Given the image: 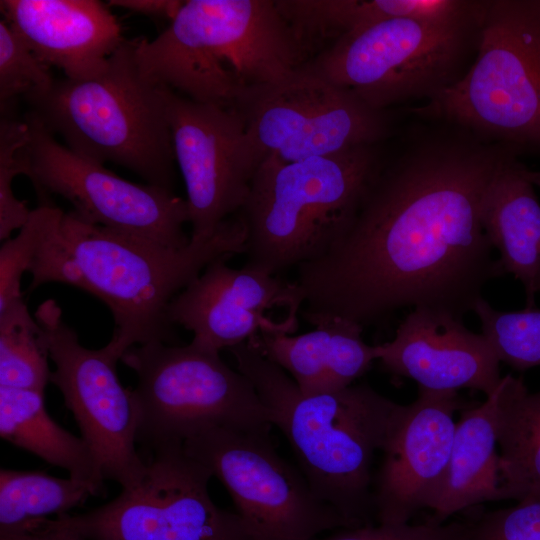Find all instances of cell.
<instances>
[{"label":"cell","instance_id":"1","mask_svg":"<svg viewBox=\"0 0 540 540\" xmlns=\"http://www.w3.org/2000/svg\"><path fill=\"white\" fill-rule=\"evenodd\" d=\"M457 135L415 144L381 164L345 231L296 267L308 323L339 317L363 328L404 307L462 319L485 285L503 275L481 209L510 147Z\"/></svg>","mask_w":540,"mask_h":540},{"label":"cell","instance_id":"2","mask_svg":"<svg viewBox=\"0 0 540 540\" xmlns=\"http://www.w3.org/2000/svg\"><path fill=\"white\" fill-rule=\"evenodd\" d=\"M246 238L239 213L211 238L174 248L91 224L71 210L41 248L29 291L59 282L100 299L114 319L105 347L120 361L133 346L169 342L171 301L212 262L244 254Z\"/></svg>","mask_w":540,"mask_h":540},{"label":"cell","instance_id":"3","mask_svg":"<svg viewBox=\"0 0 540 540\" xmlns=\"http://www.w3.org/2000/svg\"><path fill=\"white\" fill-rule=\"evenodd\" d=\"M286 436L315 495L354 527L373 525L372 464L400 405L366 383L303 394L293 379L247 341L229 349Z\"/></svg>","mask_w":540,"mask_h":540},{"label":"cell","instance_id":"4","mask_svg":"<svg viewBox=\"0 0 540 540\" xmlns=\"http://www.w3.org/2000/svg\"><path fill=\"white\" fill-rule=\"evenodd\" d=\"M134 53L155 85L235 111L304 65L274 0L184 1L156 38L134 39Z\"/></svg>","mask_w":540,"mask_h":540},{"label":"cell","instance_id":"5","mask_svg":"<svg viewBox=\"0 0 540 540\" xmlns=\"http://www.w3.org/2000/svg\"><path fill=\"white\" fill-rule=\"evenodd\" d=\"M381 166L375 145L295 162L264 159L238 212L245 266L273 275L322 256L354 218Z\"/></svg>","mask_w":540,"mask_h":540},{"label":"cell","instance_id":"6","mask_svg":"<svg viewBox=\"0 0 540 540\" xmlns=\"http://www.w3.org/2000/svg\"><path fill=\"white\" fill-rule=\"evenodd\" d=\"M24 100L28 112L77 155L113 162L173 191L176 161L163 87L141 74L134 39H125L101 75L55 79L47 91Z\"/></svg>","mask_w":540,"mask_h":540},{"label":"cell","instance_id":"7","mask_svg":"<svg viewBox=\"0 0 540 540\" xmlns=\"http://www.w3.org/2000/svg\"><path fill=\"white\" fill-rule=\"evenodd\" d=\"M486 4L452 19L394 18L353 30L305 65L375 110L431 100L465 73Z\"/></svg>","mask_w":540,"mask_h":540},{"label":"cell","instance_id":"8","mask_svg":"<svg viewBox=\"0 0 540 540\" xmlns=\"http://www.w3.org/2000/svg\"><path fill=\"white\" fill-rule=\"evenodd\" d=\"M420 112L540 148V0L487 1L471 66Z\"/></svg>","mask_w":540,"mask_h":540},{"label":"cell","instance_id":"9","mask_svg":"<svg viewBox=\"0 0 540 540\" xmlns=\"http://www.w3.org/2000/svg\"><path fill=\"white\" fill-rule=\"evenodd\" d=\"M120 361L137 376L136 440L150 452L213 427L269 433L273 425L252 383L220 352L155 342L129 348Z\"/></svg>","mask_w":540,"mask_h":540},{"label":"cell","instance_id":"10","mask_svg":"<svg viewBox=\"0 0 540 540\" xmlns=\"http://www.w3.org/2000/svg\"><path fill=\"white\" fill-rule=\"evenodd\" d=\"M212 477L184 443H166L151 451L136 486L104 505L51 521L86 540H252L240 515L211 499Z\"/></svg>","mask_w":540,"mask_h":540},{"label":"cell","instance_id":"11","mask_svg":"<svg viewBox=\"0 0 540 540\" xmlns=\"http://www.w3.org/2000/svg\"><path fill=\"white\" fill-rule=\"evenodd\" d=\"M184 447L226 488L252 540H315L353 528L276 452L269 433L213 427Z\"/></svg>","mask_w":540,"mask_h":540},{"label":"cell","instance_id":"12","mask_svg":"<svg viewBox=\"0 0 540 540\" xmlns=\"http://www.w3.org/2000/svg\"><path fill=\"white\" fill-rule=\"evenodd\" d=\"M236 111L261 162H295L375 145L389 127L385 111L305 64L253 93Z\"/></svg>","mask_w":540,"mask_h":540},{"label":"cell","instance_id":"13","mask_svg":"<svg viewBox=\"0 0 540 540\" xmlns=\"http://www.w3.org/2000/svg\"><path fill=\"white\" fill-rule=\"evenodd\" d=\"M24 119L30 131L26 176L41 203L50 202V194L59 195L91 224L174 248L189 244L185 199L172 190L121 178L59 143L30 112Z\"/></svg>","mask_w":540,"mask_h":540},{"label":"cell","instance_id":"14","mask_svg":"<svg viewBox=\"0 0 540 540\" xmlns=\"http://www.w3.org/2000/svg\"><path fill=\"white\" fill-rule=\"evenodd\" d=\"M34 317L55 365L50 382L61 392L105 480L118 483L122 489L136 486L146 472L147 462L136 449V410L131 390L119 379V360L105 346H83L54 299L40 303Z\"/></svg>","mask_w":540,"mask_h":540},{"label":"cell","instance_id":"15","mask_svg":"<svg viewBox=\"0 0 540 540\" xmlns=\"http://www.w3.org/2000/svg\"><path fill=\"white\" fill-rule=\"evenodd\" d=\"M163 94L186 188L190 240H207L242 209L261 161L237 111L193 101L166 87Z\"/></svg>","mask_w":540,"mask_h":540},{"label":"cell","instance_id":"16","mask_svg":"<svg viewBox=\"0 0 540 540\" xmlns=\"http://www.w3.org/2000/svg\"><path fill=\"white\" fill-rule=\"evenodd\" d=\"M227 258L209 264L171 301L168 317L193 333L192 343L215 352L247 342L260 332L293 334L298 325L275 322L267 313L285 307L292 313L303 305L295 282Z\"/></svg>","mask_w":540,"mask_h":540},{"label":"cell","instance_id":"17","mask_svg":"<svg viewBox=\"0 0 540 540\" xmlns=\"http://www.w3.org/2000/svg\"><path fill=\"white\" fill-rule=\"evenodd\" d=\"M464 407L457 391L418 387V396L400 405L382 449L373 490L379 524H404L421 509L442 479L450 457L455 412Z\"/></svg>","mask_w":540,"mask_h":540},{"label":"cell","instance_id":"18","mask_svg":"<svg viewBox=\"0 0 540 540\" xmlns=\"http://www.w3.org/2000/svg\"><path fill=\"white\" fill-rule=\"evenodd\" d=\"M378 348L384 370L426 390L469 388L489 397L502 380L500 360L485 336L448 313L414 309L399 324L393 340Z\"/></svg>","mask_w":540,"mask_h":540},{"label":"cell","instance_id":"19","mask_svg":"<svg viewBox=\"0 0 540 540\" xmlns=\"http://www.w3.org/2000/svg\"><path fill=\"white\" fill-rule=\"evenodd\" d=\"M0 9L36 57L71 80L101 75L125 41L108 4L97 0H1Z\"/></svg>","mask_w":540,"mask_h":540},{"label":"cell","instance_id":"20","mask_svg":"<svg viewBox=\"0 0 540 540\" xmlns=\"http://www.w3.org/2000/svg\"><path fill=\"white\" fill-rule=\"evenodd\" d=\"M311 324L313 330L299 335L265 331L250 339L266 358L289 373L303 394L351 386L378 360V345L364 342L361 325L339 317Z\"/></svg>","mask_w":540,"mask_h":540},{"label":"cell","instance_id":"21","mask_svg":"<svg viewBox=\"0 0 540 540\" xmlns=\"http://www.w3.org/2000/svg\"><path fill=\"white\" fill-rule=\"evenodd\" d=\"M540 173L515 158L491 181L482 202L481 222L503 275L512 274L525 291L526 309L535 308L540 285V203L534 191Z\"/></svg>","mask_w":540,"mask_h":540},{"label":"cell","instance_id":"22","mask_svg":"<svg viewBox=\"0 0 540 540\" xmlns=\"http://www.w3.org/2000/svg\"><path fill=\"white\" fill-rule=\"evenodd\" d=\"M499 387V386H498ZM497 390L483 403L465 407L456 422L444 475L426 502L438 524L484 502L503 500L497 450Z\"/></svg>","mask_w":540,"mask_h":540},{"label":"cell","instance_id":"23","mask_svg":"<svg viewBox=\"0 0 540 540\" xmlns=\"http://www.w3.org/2000/svg\"><path fill=\"white\" fill-rule=\"evenodd\" d=\"M465 0H275L302 55L329 47L341 36L388 19H452L479 8ZM320 52V53H321ZM319 53V54H320Z\"/></svg>","mask_w":540,"mask_h":540},{"label":"cell","instance_id":"24","mask_svg":"<svg viewBox=\"0 0 540 540\" xmlns=\"http://www.w3.org/2000/svg\"><path fill=\"white\" fill-rule=\"evenodd\" d=\"M0 435L46 463L66 470L92 496H105V477L88 444L48 413L45 393L0 386Z\"/></svg>","mask_w":540,"mask_h":540},{"label":"cell","instance_id":"25","mask_svg":"<svg viewBox=\"0 0 540 540\" xmlns=\"http://www.w3.org/2000/svg\"><path fill=\"white\" fill-rule=\"evenodd\" d=\"M497 440L503 500H540V390L505 375L497 391Z\"/></svg>","mask_w":540,"mask_h":540},{"label":"cell","instance_id":"26","mask_svg":"<svg viewBox=\"0 0 540 540\" xmlns=\"http://www.w3.org/2000/svg\"><path fill=\"white\" fill-rule=\"evenodd\" d=\"M91 495L82 483L38 470H0V533L67 514Z\"/></svg>","mask_w":540,"mask_h":540},{"label":"cell","instance_id":"27","mask_svg":"<svg viewBox=\"0 0 540 540\" xmlns=\"http://www.w3.org/2000/svg\"><path fill=\"white\" fill-rule=\"evenodd\" d=\"M49 358L44 332L23 298L0 309V386L45 393Z\"/></svg>","mask_w":540,"mask_h":540},{"label":"cell","instance_id":"28","mask_svg":"<svg viewBox=\"0 0 540 540\" xmlns=\"http://www.w3.org/2000/svg\"><path fill=\"white\" fill-rule=\"evenodd\" d=\"M473 312L500 362L519 371L540 366V309L499 311L482 298Z\"/></svg>","mask_w":540,"mask_h":540},{"label":"cell","instance_id":"29","mask_svg":"<svg viewBox=\"0 0 540 540\" xmlns=\"http://www.w3.org/2000/svg\"><path fill=\"white\" fill-rule=\"evenodd\" d=\"M64 211L51 202L40 203L31 210L27 222L15 237L5 240L0 248V309L23 298L21 280L30 272L41 248Z\"/></svg>","mask_w":540,"mask_h":540},{"label":"cell","instance_id":"30","mask_svg":"<svg viewBox=\"0 0 540 540\" xmlns=\"http://www.w3.org/2000/svg\"><path fill=\"white\" fill-rule=\"evenodd\" d=\"M55 79L5 19L0 21V107L11 111L18 97L47 91Z\"/></svg>","mask_w":540,"mask_h":540},{"label":"cell","instance_id":"31","mask_svg":"<svg viewBox=\"0 0 540 540\" xmlns=\"http://www.w3.org/2000/svg\"><path fill=\"white\" fill-rule=\"evenodd\" d=\"M30 139L25 119L2 115L0 121V240L27 222L31 210L13 191V181L27 174L26 147Z\"/></svg>","mask_w":540,"mask_h":540},{"label":"cell","instance_id":"32","mask_svg":"<svg viewBox=\"0 0 540 540\" xmlns=\"http://www.w3.org/2000/svg\"><path fill=\"white\" fill-rule=\"evenodd\" d=\"M470 522V540H540V500L483 512Z\"/></svg>","mask_w":540,"mask_h":540},{"label":"cell","instance_id":"33","mask_svg":"<svg viewBox=\"0 0 540 540\" xmlns=\"http://www.w3.org/2000/svg\"><path fill=\"white\" fill-rule=\"evenodd\" d=\"M471 522L379 524L344 528L315 540H470Z\"/></svg>","mask_w":540,"mask_h":540},{"label":"cell","instance_id":"34","mask_svg":"<svg viewBox=\"0 0 540 540\" xmlns=\"http://www.w3.org/2000/svg\"><path fill=\"white\" fill-rule=\"evenodd\" d=\"M183 2L178 0H110L107 4L109 7L123 8L152 18H164L170 22Z\"/></svg>","mask_w":540,"mask_h":540},{"label":"cell","instance_id":"35","mask_svg":"<svg viewBox=\"0 0 540 540\" xmlns=\"http://www.w3.org/2000/svg\"><path fill=\"white\" fill-rule=\"evenodd\" d=\"M49 531L50 540H86L77 533L55 525L51 518L44 520Z\"/></svg>","mask_w":540,"mask_h":540},{"label":"cell","instance_id":"36","mask_svg":"<svg viewBox=\"0 0 540 540\" xmlns=\"http://www.w3.org/2000/svg\"><path fill=\"white\" fill-rule=\"evenodd\" d=\"M539 292H540V285H539Z\"/></svg>","mask_w":540,"mask_h":540}]
</instances>
